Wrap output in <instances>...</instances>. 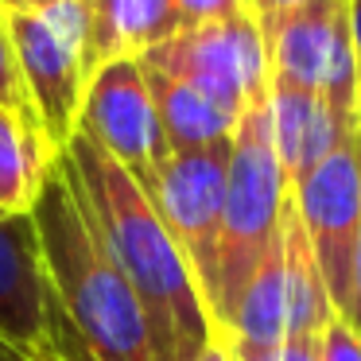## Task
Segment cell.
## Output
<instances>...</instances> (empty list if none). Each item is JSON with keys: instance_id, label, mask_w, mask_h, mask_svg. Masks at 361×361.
<instances>
[{"instance_id": "6da1fadb", "label": "cell", "mask_w": 361, "mask_h": 361, "mask_svg": "<svg viewBox=\"0 0 361 361\" xmlns=\"http://www.w3.org/2000/svg\"><path fill=\"white\" fill-rule=\"evenodd\" d=\"M59 164L140 299L152 334V357L195 361L218 334V326L187 257L152 206L148 190L82 133L59 156Z\"/></svg>"}, {"instance_id": "7a4b0ae2", "label": "cell", "mask_w": 361, "mask_h": 361, "mask_svg": "<svg viewBox=\"0 0 361 361\" xmlns=\"http://www.w3.org/2000/svg\"><path fill=\"white\" fill-rule=\"evenodd\" d=\"M32 226L55 322L66 326V361H156L140 299L102 241L63 164H55L43 195L35 198Z\"/></svg>"}, {"instance_id": "3957f363", "label": "cell", "mask_w": 361, "mask_h": 361, "mask_svg": "<svg viewBox=\"0 0 361 361\" xmlns=\"http://www.w3.org/2000/svg\"><path fill=\"white\" fill-rule=\"evenodd\" d=\"M272 94V90H268ZM288 210V175L280 167L268 121V97L241 117L229 152L226 206L218 233V288H214V326L226 334L229 314L241 303L260 260L276 245Z\"/></svg>"}, {"instance_id": "277c9868", "label": "cell", "mask_w": 361, "mask_h": 361, "mask_svg": "<svg viewBox=\"0 0 361 361\" xmlns=\"http://www.w3.org/2000/svg\"><path fill=\"white\" fill-rule=\"evenodd\" d=\"M16 66L32 121L51 156H63L78 136L90 86V12L86 0H51L39 8H8Z\"/></svg>"}, {"instance_id": "5b68a950", "label": "cell", "mask_w": 361, "mask_h": 361, "mask_svg": "<svg viewBox=\"0 0 361 361\" xmlns=\"http://www.w3.org/2000/svg\"><path fill=\"white\" fill-rule=\"evenodd\" d=\"M334 314L338 311L326 295V283L319 276L314 252L307 245V233L299 226L295 206H291V195H288L280 237L268 249V257L260 260L241 303L229 314L226 338L249 345H268V342H283V338L322 334Z\"/></svg>"}, {"instance_id": "8992f818", "label": "cell", "mask_w": 361, "mask_h": 361, "mask_svg": "<svg viewBox=\"0 0 361 361\" xmlns=\"http://www.w3.org/2000/svg\"><path fill=\"white\" fill-rule=\"evenodd\" d=\"M272 63V86L307 90L361 121L353 0H303L260 24Z\"/></svg>"}, {"instance_id": "52a82bcc", "label": "cell", "mask_w": 361, "mask_h": 361, "mask_svg": "<svg viewBox=\"0 0 361 361\" xmlns=\"http://www.w3.org/2000/svg\"><path fill=\"white\" fill-rule=\"evenodd\" d=\"M140 63L202 90L210 102H218L237 121L257 102H264L268 90H272V63H268L264 32L249 16L183 27L159 47H152Z\"/></svg>"}, {"instance_id": "ba28073f", "label": "cell", "mask_w": 361, "mask_h": 361, "mask_svg": "<svg viewBox=\"0 0 361 361\" xmlns=\"http://www.w3.org/2000/svg\"><path fill=\"white\" fill-rule=\"evenodd\" d=\"M233 140L210 144L195 152H171L148 187L152 206L164 226L171 229L175 245L183 249L198 288L206 295L214 319V288H218V233L221 206H226V175Z\"/></svg>"}, {"instance_id": "9c48e42d", "label": "cell", "mask_w": 361, "mask_h": 361, "mask_svg": "<svg viewBox=\"0 0 361 361\" xmlns=\"http://www.w3.org/2000/svg\"><path fill=\"white\" fill-rule=\"evenodd\" d=\"M295 218L307 233V245L314 252L319 276L326 283V295L334 303L338 319H345L353 283V241L361 221V156L357 133L345 144H338L319 167L288 187Z\"/></svg>"}, {"instance_id": "30bf717a", "label": "cell", "mask_w": 361, "mask_h": 361, "mask_svg": "<svg viewBox=\"0 0 361 361\" xmlns=\"http://www.w3.org/2000/svg\"><path fill=\"white\" fill-rule=\"evenodd\" d=\"M78 133L109 152L144 190L152 187L156 171L171 156V144L159 125L140 59H113L90 74Z\"/></svg>"}, {"instance_id": "8fae6325", "label": "cell", "mask_w": 361, "mask_h": 361, "mask_svg": "<svg viewBox=\"0 0 361 361\" xmlns=\"http://www.w3.org/2000/svg\"><path fill=\"white\" fill-rule=\"evenodd\" d=\"M0 345L20 361H66L32 214L0 218Z\"/></svg>"}, {"instance_id": "7c38bea8", "label": "cell", "mask_w": 361, "mask_h": 361, "mask_svg": "<svg viewBox=\"0 0 361 361\" xmlns=\"http://www.w3.org/2000/svg\"><path fill=\"white\" fill-rule=\"evenodd\" d=\"M268 121H272V144L283 175H288V187L303 179L311 167H319L338 144H345L361 128L357 117L338 113L326 97L288 86H272Z\"/></svg>"}, {"instance_id": "4fadbf2b", "label": "cell", "mask_w": 361, "mask_h": 361, "mask_svg": "<svg viewBox=\"0 0 361 361\" xmlns=\"http://www.w3.org/2000/svg\"><path fill=\"white\" fill-rule=\"evenodd\" d=\"M90 12V66L113 59H144L152 47L183 32L171 0H86Z\"/></svg>"}, {"instance_id": "5bb4252c", "label": "cell", "mask_w": 361, "mask_h": 361, "mask_svg": "<svg viewBox=\"0 0 361 361\" xmlns=\"http://www.w3.org/2000/svg\"><path fill=\"white\" fill-rule=\"evenodd\" d=\"M144 74H148L152 102H156L159 125H164V136L171 144V152H195V148H210V144L233 140L241 121L229 117L202 90L171 78V74L156 71V66H144Z\"/></svg>"}, {"instance_id": "9a60e30c", "label": "cell", "mask_w": 361, "mask_h": 361, "mask_svg": "<svg viewBox=\"0 0 361 361\" xmlns=\"http://www.w3.org/2000/svg\"><path fill=\"white\" fill-rule=\"evenodd\" d=\"M59 159L24 117L0 109V218H27Z\"/></svg>"}, {"instance_id": "2e32d148", "label": "cell", "mask_w": 361, "mask_h": 361, "mask_svg": "<svg viewBox=\"0 0 361 361\" xmlns=\"http://www.w3.org/2000/svg\"><path fill=\"white\" fill-rule=\"evenodd\" d=\"M0 109L16 113V117H24L35 128L32 105H27V94H24V78H20V66H16V47H12V27H8V8L4 4H0Z\"/></svg>"}, {"instance_id": "e0dca14e", "label": "cell", "mask_w": 361, "mask_h": 361, "mask_svg": "<svg viewBox=\"0 0 361 361\" xmlns=\"http://www.w3.org/2000/svg\"><path fill=\"white\" fill-rule=\"evenodd\" d=\"M229 345H233L237 361H319V334L283 338V342H268V345H249L229 338Z\"/></svg>"}, {"instance_id": "ac0fdd59", "label": "cell", "mask_w": 361, "mask_h": 361, "mask_svg": "<svg viewBox=\"0 0 361 361\" xmlns=\"http://www.w3.org/2000/svg\"><path fill=\"white\" fill-rule=\"evenodd\" d=\"M319 361H361V334L338 314L319 334Z\"/></svg>"}, {"instance_id": "d6986e66", "label": "cell", "mask_w": 361, "mask_h": 361, "mask_svg": "<svg viewBox=\"0 0 361 361\" xmlns=\"http://www.w3.org/2000/svg\"><path fill=\"white\" fill-rule=\"evenodd\" d=\"M179 12L183 27H198V24H218V20L241 16L237 0H171Z\"/></svg>"}, {"instance_id": "ffe728a7", "label": "cell", "mask_w": 361, "mask_h": 361, "mask_svg": "<svg viewBox=\"0 0 361 361\" xmlns=\"http://www.w3.org/2000/svg\"><path fill=\"white\" fill-rule=\"evenodd\" d=\"M357 156H361V128H357ZM345 322L361 334V221H357V241H353V283H350V307Z\"/></svg>"}, {"instance_id": "44dd1931", "label": "cell", "mask_w": 361, "mask_h": 361, "mask_svg": "<svg viewBox=\"0 0 361 361\" xmlns=\"http://www.w3.org/2000/svg\"><path fill=\"white\" fill-rule=\"evenodd\" d=\"M195 361H237V357H233V345H229V338H226V334H214L210 342H206V350L198 353Z\"/></svg>"}, {"instance_id": "7402d4cb", "label": "cell", "mask_w": 361, "mask_h": 361, "mask_svg": "<svg viewBox=\"0 0 361 361\" xmlns=\"http://www.w3.org/2000/svg\"><path fill=\"white\" fill-rule=\"evenodd\" d=\"M237 8H241V16L264 24V20L272 16V0H237Z\"/></svg>"}, {"instance_id": "603a6c76", "label": "cell", "mask_w": 361, "mask_h": 361, "mask_svg": "<svg viewBox=\"0 0 361 361\" xmlns=\"http://www.w3.org/2000/svg\"><path fill=\"white\" fill-rule=\"evenodd\" d=\"M353 47H357V105H361V0H353Z\"/></svg>"}, {"instance_id": "cb8c5ba5", "label": "cell", "mask_w": 361, "mask_h": 361, "mask_svg": "<svg viewBox=\"0 0 361 361\" xmlns=\"http://www.w3.org/2000/svg\"><path fill=\"white\" fill-rule=\"evenodd\" d=\"M4 8H39V4H51V0H0Z\"/></svg>"}, {"instance_id": "d4e9b609", "label": "cell", "mask_w": 361, "mask_h": 361, "mask_svg": "<svg viewBox=\"0 0 361 361\" xmlns=\"http://www.w3.org/2000/svg\"><path fill=\"white\" fill-rule=\"evenodd\" d=\"M295 4H303V0H272V16L283 12V8H295Z\"/></svg>"}, {"instance_id": "484cf974", "label": "cell", "mask_w": 361, "mask_h": 361, "mask_svg": "<svg viewBox=\"0 0 361 361\" xmlns=\"http://www.w3.org/2000/svg\"><path fill=\"white\" fill-rule=\"evenodd\" d=\"M0 361H20V357H16V353H8L4 345H0Z\"/></svg>"}]
</instances>
